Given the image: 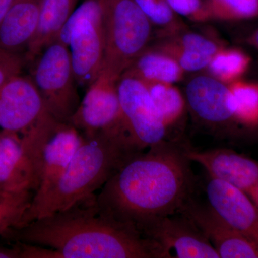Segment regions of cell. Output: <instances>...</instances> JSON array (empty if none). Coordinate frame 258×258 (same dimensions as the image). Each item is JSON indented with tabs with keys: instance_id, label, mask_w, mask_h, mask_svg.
<instances>
[{
	"instance_id": "8",
	"label": "cell",
	"mask_w": 258,
	"mask_h": 258,
	"mask_svg": "<svg viewBox=\"0 0 258 258\" xmlns=\"http://www.w3.org/2000/svg\"><path fill=\"white\" fill-rule=\"evenodd\" d=\"M125 130L132 144L144 151L166 140L168 128L145 83L123 74L117 82Z\"/></svg>"
},
{
	"instance_id": "10",
	"label": "cell",
	"mask_w": 258,
	"mask_h": 258,
	"mask_svg": "<svg viewBox=\"0 0 258 258\" xmlns=\"http://www.w3.org/2000/svg\"><path fill=\"white\" fill-rule=\"evenodd\" d=\"M141 233L154 241L166 258H220L198 227L179 212L152 220Z\"/></svg>"
},
{
	"instance_id": "21",
	"label": "cell",
	"mask_w": 258,
	"mask_h": 258,
	"mask_svg": "<svg viewBox=\"0 0 258 258\" xmlns=\"http://www.w3.org/2000/svg\"><path fill=\"white\" fill-rule=\"evenodd\" d=\"M143 82V81H142ZM168 128L176 124L186 108V101L172 83H144Z\"/></svg>"
},
{
	"instance_id": "14",
	"label": "cell",
	"mask_w": 258,
	"mask_h": 258,
	"mask_svg": "<svg viewBox=\"0 0 258 258\" xmlns=\"http://www.w3.org/2000/svg\"><path fill=\"white\" fill-rule=\"evenodd\" d=\"M186 155L191 162L203 166L208 175L247 194L258 208L257 161L223 148L198 151L187 147Z\"/></svg>"
},
{
	"instance_id": "9",
	"label": "cell",
	"mask_w": 258,
	"mask_h": 258,
	"mask_svg": "<svg viewBox=\"0 0 258 258\" xmlns=\"http://www.w3.org/2000/svg\"><path fill=\"white\" fill-rule=\"evenodd\" d=\"M53 118L30 76L20 75L0 88L2 131L21 135Z\"/></svg>"
},
{
	"instance_id": "19",
	"label": "cell",
	"mask_w": 258,
	"mask_h": 258,
	"mask_svg": "<svg viewBox=\"0 0 258 258\" xmlns=\"http://www.w3.org/2000/svg\"><path fill=\"white\" fill-rule=\"evenodd\" d=\"M79 0H42L38 26L25 51L27 62H32L55 41L61 29L76 10Z\"/></svg>"
},
{
	"instance_id": "13",
	"label": "cell",
	"mask_w": 258,
	"mask_h": 258,
	"mask_svg": "<svg viewBox=\"0 0 258 258\" xmlns=\"http://www.w3.org/2000/svg\"><path fill=\"white\" fill-rule=\"evenodd\" d=\"M189 218L221 258H258V246L234 230L209 204L188 199L178 212Z\"/></svg>"
},
{
	"instance_id": "16",
	"label": "cell",
	"mask_w": 258,
	"mask_h": 258,
	"mask_svg": "<svg viewBox=\"0 0 258 258\" xmlns=\"http://www.w3.org/2000/svg\"><path fill=\"white\" fill-rule=\"evenodd\" d=\"M83 136L70 123H60L47 139L42 151L40 184L32 202L43 198L66 170Z\"/></svg>"
},
{
	"instance_id": "3",
	"label": "cell",
	"mask_w": 258,
	"mask_h": 258,
	"mask_svg": "<svg viewBox=\"0 0 258 258\" xmlns=\"http://www.w3.org/2000/svg\"><path fill=\"white\" fill-rule=\"evenodd\" d=\"M137 152L140 151L123 128L105 131L88 138L83 137L82 144L57 182L43 198L32 202L15 227L66 210L96 193Z\"/></svg>"
},
{
	"instance_id": "2",
	"label": "cell",
	"mask_w": 258,
	"mask_h": 258,
	"mask_svg": "<svg viewBox=\"0 0 258 258\" xmlns=\"http://www.w3.org/2000/svg\"><path fill=\"white\" fill-rule=\"evenodd\" d=\"M96 195L2 237L52 249L55 258H165L154 241L103 212Z\"/></svg>"
},
{
	"instance_id": "11",
	"label": "cell",
	"mask_w": 258,
	"mask_h": 258,
	"mask_svg": "<svg viewBox=\"0 0 258 258\" xmlns=\"http://www.w3.org/2000/svg\"><path fill=\"white\" fill-rule=\"evenodd\" d=\"M118 81L101 74L86 93L70 124L78 129L83 137H91L99 132L123 128V115L120 108Z\"/></svg>"
},
{
	"instance_id": "6",
	"label": "cell",
	"mask_w": 258,
	"mask_h": 258,
	"mask_svg": "<svg viewBox=\"0 0 258 258\" xmlns=\"http://www.w3.org/2000/svg\"><path fill=\"white\" fill-rule=\"evenodd\" d=\"M32 62L30 78L47 111L57 121L69 123L81 101L69 47L55 40Z\"/></svg>"
},
{
	"instance_id": "5",
	"label": "cell",
	"mask_w": 258,
	"mask_h": 258,
	"mask_svg": "<svg viewBox=\"0 0 258 258\" xmlns=\"http://www.w3.org/2000/svg\"><path fill=\"white\" fill-rule=\"evenodd\" d=\"M55 40L69 47L78 86L88 88L103 69L105 40L101 0H85L76 8Z\"/></svg>"
},
{
	"instance_id": "7",
	"label": "cell",
	"mask_w": 258,
	"mask_h": 258,
	"mask_svg": "<svg viewBox=\"0 0 258 258\" xmlns=\"http://www.w3.org/2000/svg\"><path fill=\"white\" fill-rule=\"evenodd\" d=\"M60 123L52 119L21 135L0 132V189L36 192L41 174L42 148Z\"/></svg>"
},
{
	"instance_id": "23",
	"label": "cell",
	"mask_w": 258,
	"mask_h": 258,
	"mask_svg": "<svg viewBox=\"0 0 258 258\" xmlns=\"http://www.w3.org/2000/svg\"><path fill=\"white\" fill-rule=\"evenodd\" d=\"M233 96L238 124L258 126V83L237 81L228 84Z\"/></svg>"
},
{
	"instance_id": "27",
	"label": "cell",
	"mask_w": 258,
	"mask_h": 258,
	"mask_svg": "<svg viewBox=\"0 0 258 258\" xmlns=\"http://www.w3.org/2000/svg\"><path fill=\"white\" fill-rule=\"evenodd\" d=\"M173 11L179 16L195 22L211 20L206 0H166Z\"/></svg>"
},
{
	"instance_id": "4",
	"label": "cell",
	"mask_w": 258,
	"mask_h": 258,
	"mask_svg": "<svg viewBox=\"0 0 258 258\" xmlns=\"http://www.w3.org/2000/svg\"><path fill=\"white\" fill-rule=\"evenodd\" d=\"M105 50L101 74L118 81L149 47L152 24L134 0H101Z\"/></svg>"
},
{
	"instance_id": "18",
	"label": "cell",
	"mask_w": 258,
	"mask_h": 258,
	"mask_svg": "<svg viewBox=\"0 0 258 258\" xmlns=\"http://www.w3.org/2000/svg\"><path fill=\"white\" fill-rule=\"evenodd\" d=\"M42 0H15L0 23V47L22 54L30 43L40 19Z\"/></svg>"
},
{
	"instance_id": "24",
	"label": "cell",
	"mask_w": 258,
	"mask_h": 258,
	"mask_svg": "<svg viewBox=\"0 0 258 258\" xmlns=\"http://www.w3.org/2000/svg\"><path fill=\"white\" fill-rule=\"evenodd\" d=\"M35 192L32 190L0 189V235L17 227L30 208Z\"/></svg>"
},
{
	"instance_id": "25",
	"label": "cell",
	"mask_w": 258,
	"mask_h": 258,
	"mask_svg": "<svg viewBox=\"0 0 258 258\" xmlns=\"http://www.w3.org/2000/svg\"><path fill=\"white\" fill-rule=\"evenodd\" d=\"M153 26L162 30L163 37L184 28L182 22L166 0H134Z\"/></svg>"
},
{
	"instance_id": "15",
	"label": "cell",
	"mask_w": 258,
	"mask_h": 258,
	"mask_svg": "<svg viewBox=\"0 0 258 258\" xmlns=\"http://www.w3.org/2000/svg\"><path fill=\"white\" fill-rule=\"evenodd\" d=\"M205 191L209 205L234 230L258 246V208L248 195L208 175Z\"/></svg>"
},
{
	"instance_id": "29",
	"label": "cell",
	"mask_w": 258,
	"mask_h": 258,
	"mask_svg": "<svg viewBox=\"0 0 258 258\" xmlns=\"http://www.w3.org/2000/svg\"><path fill=\"white\" fill-rule=\"evenodd\" d=\"M15 0H0V23L8 13Z\"/></svg>"
},
{
	"instance_id": "12",
	"label": "cell",
	"mask_w": 258,
	"mask_h": 258,
	"mask_svg": "<svg viewBox=\"0 0 258 258\" xmlns=\"http://www.w3.org/2000/svg\"><path fill=\"white\" fill-rule=\"evenodd\" d=\"M186 105L196 120L212 130H225L238 124L233 96L228 84L210 75H200L186 86Z\"/></svg>"
},
{
	"instance_id": "1",
	"label": "cell",
	"mask_w": 258,
	"mask_h": 258,
	"mask_svg": "<svg viewBox=\"0 0 258 258\" xmlns=\"http://www.w3.org/2000/svg\"><path fill=\"white\" fill-rule=\"evenodd\" d=\"M186 148L165 140L134 153L97 194L100 208L140 233L158 217L177 213L195 184Z\"/></svg>"
},
{
	"instance_id": "22",
	"label": "cell",
	"mask_w": 258,
	"mask_h": 258,
	"mask_svg": "<svg viewBox=\"0 0 258 258\" xmlns=\"http://www.w3.org/2000/svg\"><path fill=\"white\" fill-rule=\"evenodd\" d=\"M250 57L237 49L222 47L212 57L207 69L210 76L226 84L240 79L248 69Z\"/></svg>"
},
{
	"instance_id": "17",
	"label": "cell",
	"mask_w": 258,
	"mask_h": 258,
	"mask_svg": "<svg viewBox=\"0 0 258 258\" xmlns=\"http://www.w3.org/2000/svg\"><path fill=\"white\" fill-rule=\"evenodd\" d=\"M163 37L155 47L172 57L184 72L207 69L212 57L222 48L212 39L197 32L186 31L184 28Z\"/></svg>"
},
{
	"instance_id": "20",
	"label": "cell",
	"mask_w": 258,
	"mask_h": 258,
	"mask_svg": "<svg viewBox=\"0 0 258 258\" xmlns=\"http://www.w3.org/2000/svg\"><path fill=\"white\" fill-rule=\"evenodd\" d=\"M184 73V70L170 55L156 47H148L123 74L134 76L144 83L174 84L182 79Z\"/></svg>"
},
{
	"instance_id": "28",
	"label": "cell",
	"mask_w": 258,
	"mask_h": 258,
	"mask_svg": "<svg viewBox=\"0 0 258 258\" xmlns=\"http://www.w3.org/2000/svg\"><path fill=\"white\" fill-rule=\"evenodd\" d=\"M27 61L25 55L0 47V88L23 72Z\"/></svg>"
},
{
	"instance_id": "30",
	"label": "cell",
	"mask_w": 258,
	"mask_h": 258,
	"mask_svg": "<svg viewBox=\"0 0 258 258\" xmlns=\"http://www.w3.org/2000/svg\"><path fill=\"white\" fill-rule=\"evenodd\" d=\"M248 42L252 46L257 47L258 49V29L249 37Z\"/></svg>"
},
{
	"instance_id": "26",
	"label": "cell",
	"mask_w": 258,
	"mask_h": 258,
	"mask_svg": "<svg viewBox=\"0 0 258 258\" xmlns=\"http://www.w3.org/2000/svg\"><path fill=\"white\" fill-rule=\"evenodd\" d=\"M212 19L241 20L258 18V0H206Z\"/></svg>"
}]
</instances>
